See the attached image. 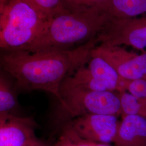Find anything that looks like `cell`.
<instances>
[{
  "label": "cell",
  "mask_w": 146,
  "mask_h": 146,
  "mask_svg": "<svg viewBox=\"0 0 146 146\" xmlns=\"http://www.w3.org/2000/svg\"><path fill=\"white\" fill-rule=\"evenodd\" d=\"M98 43L95 38L72 49L2 52L1 66L3 72L14 78L17 87L47 92L59 101L63 81L88 63Z\"/></svg>",
  "instance_id": "6da1fadb"
},
{
  "label": "cell",
  "mask_w": 146,
  "mask_h": 146,
  "mask_svg": "<svg viewBox=\"0 0 146 146\" xmlns=\"http://www.w3.org/2000/svg\"><path fill=\"white\" fill-rule=\"evenodd\" d=\"M110 17L107 11L96 9L58 16L46 21L36 38L19 50L67 49L77 44H83L97 37Z\"/></svg>",
  "instance_id": "7a4b0ae2"
},
{
  "label": "cell",
  "mask_w": 146,
  "mask_h": 146,
  "mask_svg": "<svg viewBox=\"0 0 146 146\" xmlns=\"http://www.w3.org/2000/svg\"><path fill=\"white\" fill-rule=\"evenodd\" d=\"M46 20L23 0H0V48L21 50L33 42Z\"/></svg>",
  "instance_id": "3957f363"
},
{
  "label": "cell",
  "mask_w": 146,
  "mask_h": 146,
  "mask_svg": "<svg viewBox=\"0 0 146 146\" xmlns=\"http://www.w3.org/2000/svg\"><path fill=\"white\" fill-rule=\"evenodd\" d=\"M60 125L79 116L89 114L121 115L119 93L78 89L60 90Z\"/></svg>",
  "instance_id": "277c9868"
},
{
  "label": "cell",
  "mask_w": 146,
  "mask_h": 146,
  "mask_svg": "<svg viewBox=\"0 0 146 146\" xmlns=\"http://www.w3.org/2000/svg\"><path fill=\"white\" fill-rule=\"evenodd\" d=\"M96 38L100 43L131 46L146 52V16L133 18L110 16Z\"/></svg>",
  "instance_id": "5b68a950"
},
{
  "label": "cell",
  "mask_w": 146,
  "mask_h": 146,
  "mask_svg": "<svg viewBox=\"0 0 146 146\" xmlns=\"http://www.w3.org/2000/svg\"><path fill=\"white\" fill-rule=\"evenodd\" d=\"M92 54L104 58L124 80L146 78V52L138 54L121 46L100 43Z\"/></svg>",
  "instance_id": "8992f818"
},
{
  "label": "cell",
  "mask_w": 146,
  "mask_h": 146,
  "mask_svg": "<svg viewBox=\"0 0 146 146\" xmlns=\"http://www.w3.org/2000/svg\"><path fill=\"white\" fill-rule=\"evenodd\" d=\"M120 122L114 115L89 114L67 122L85 140L98 144H110L115 140Z\"/></svg>",
  "instance_id": "52a82bcc"
},
{
  "label": "cell",
  "mask_w": 146,
  "mask_h": 146,
  "mask_svg": "<svg viewBox=\"0 0 146 146\" xmlns=\"http://www.w3.org/2000/svg\"><path fill=\"white\" fill-rule=\"evenodd\" d=\"M36 122L31 117L0 115V146H27L36 140Z\"/></svg>",
  "instance_id": "ba28073f"
},
{
  "label": "cell",
  "mask_w": 146,
  "mask_h": 146,
  "mask_svg": "<svg viewBox=\"0 0 146 146\" xmlns=\"http://www.w3.org/2000/svg\"><path fill=\"white\" fill-rule=\"evenodd\" d=\"M114 146H146V119L139 115L122 116Z\"/></svg>",
  "instance_id": "9c48e42d"
},
{
  "label": "cell",
  "mask_w": 146,
  "mask_h": 146,
  "mask_svg": "<svg viewBox=\"0 0 146 146\" xmlns=\"http://www.w3.org/2000/svg\"><path fill=\"white\" fill-rule=\"evenodd\" d=\"M93 77L105 90L120 93L125 91L126 81L108 63L99 56L92 54V57L87 64Z\"/></svg>",
  "instance_id": "30bf717a"
},
{
  "label": "cell",
  "mask_w": 146,
  "mask_h": 146,
  "mask_svg": "<svg viewBox=\"0 0 146 146\" xmlns=\"http://www.w3.org/2000/svg\"><path fill=\"white\" fill-rule=\"evenodd\" d=\"M107 12L114 17H136L146 13V0H111Z\"/></svg>",
  "instance_id": "8fae6325"
},
{
  "label": "cell",
  "mask_w": 146,
  "mask_h": 146,
  "mask_svg": "<svg viewBox=\"0 0 146 146\" xmlns=\"http://www.w3.org/2000/svg\"><path fill=\"white\" fill-rule=\"evenodd\" d=\"M3 72L0 75V115L12 114L17 106L15 88Z\"/></svg>",
  "instance_id": "7c38bea8"
},
{
  "label": "cell",
  "mask_w": 146,
  "mask_h": 146,
  "mask_svg": "<svg viewBox=\"0 0 146 146\" xmlns=\"http://www.w3.org/2000/svg\"><path fill=\"white\" fill-rule=\"evenodd\" d=\"M69 13H84L94 9L107 11L111 0H61Z\"/></svg>",
  "instance_id": "4fadbf2b"
},
{
  "label": "cell",
  "mask_w": 146,
  "mask_h": 146,
  "mask_svg": "<svg viewBox=\"0 0 146 146\" xmlns=\"http://www.w3.org/2000/svg\"><path fill=\"white\" fill-rule=\"evenodd\" d=\"M35 8L47 20L68 12L61 0H23Z\"/></svg>",
  "instance_id": "5bb4252c"
},
{
  "label": "cell",
  "mask_w": 146,
  "mask_h": 146,
  "mask_svg": "<svg viewBox=\"0 0 146 146\" xmlns=\"http://www.w3.org/2000/svg\"><path fill=\"white\" fill-rule=\"evenodd\" d=\"M121 116L139 115L146 119V109L141 99L127 91L119 93Z\"/></svg>",
  "instance_id": "9a60e30c"
},
{
  "label": "cell",
  "mask_w": 146,
  "mask_h": 146,
  "mask_svg": "<svg viewBox=\"0 0 146 146\" xmlns=\"http://www.w3.org/2000/svg\"><path fill=\"white\" fill-rule=\"evenodd\" d=\"M57 140L51 146H98V144L85 140L73 131L66 122L60 125Z\"/></svg>",
  "instance_id": "2e32d148"
},
{
  "label": "cell",
  "mask_w": 146,
  "mask_h": 146,
  "mask_svg": "<svg viewBox=\"0 0 146 146\" xmlns=\"http://www.w3.org/2000/svg\"><path fill=\"white\" fill-rule=\"evenodd\" d=\"M125 91L135 96L139 99L146 98V78L126 81Z\"/></svg>",
  "instance_id": "e0dca14e"
},
{
  "label": "cell",
  "mask_w": 146,
  "mask_h": 146,
  "mask_svg": "<svg viewBox=\"0 0 146 146\" xmlns=\"http://www.w3.org/2000/svg\"><path fill=\"white\" fill-rule=\"evenodd\" d=\"M27 146H51L46 143V142L42 141L41 140L37 139L35 141L31 142V144Z\"/></svg>",
  "instance_id": "ac0fdd59"
},
{
  "label": "cell",
  "mask_w": 146,
  "mask_h": 146,
  "mask_svg": "<svg viewBox=\"0 0 146 146\" xmlns=\"http://www.w3.org/2000/svg\"><path fill=\"white\" fill-rule=\"evenodd\" d=\"M98 146H112L110 144H98Z\"/></svg>",
  "instance_id": "d6986e66"
},
{
  "label": "cell",
  "mask_w": 146,
  "mask_h": 146,
  "mask_svg": "<svg viewBox=\"0 0 146 146\" xmlns=\"http://www.w3.org/2000/svg\"><path fill=\"white\" fill-rule=\"evenodd\" d=\"M142 100V101H143V104H144V105H145V107H146V99H141Z\"/></svg>",
  "instance_id": "ffe728a7"
}]
</instances>
